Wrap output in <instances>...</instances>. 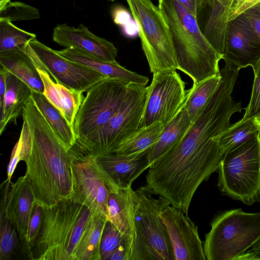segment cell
<instances>
[{
  "label": "cell",
  "mask_w": 260,
  "mask_h": 260,
  "mask_svg": "<svg viewBox=\"0 0 260 260\" xmlns=\"http://www.w3.org/2000/svg\"><path fill=\"white\" fill-rule=\"evenodd\" d=\"M250 250L254 259H260V240L254 244Z\"/></svg>",
  "instance_id": "7bdbcfd3"
},
{
  "label": "cell",
  "mask_w": 260,
  "mask_h": 260,
  "mask_svg": "<svg viewBox=\"0 0 260 260\" xmlns=\"http://www.w3.org/2000/svg\"><path fill=\"white\" fill-rule=\"evenodd\" d=\"M110 1H114L115 0H109Z\"/></svg>",
  "instance_id": "bcb514c9"
},
{
  "label": "cell",
  "mask_w": 260,
  "mask_h": 260,
  "mask_svg": "<svg viewBox=\"0 0 260 260\" xmlns=\"http://www.w3.org/2000/svg\"><path fill=\"white\" fill-rule=\"evenodd\" d=\"M260 132V127L253 119L242 120L229 126L218 136L223 154L255 137Z\"/></svg>",
  "instance_id": "f546056e"
},
{
  "label": "cell",
  "mask_w": 260,
  "mask_h": 260,
  "mask_svg": "<svg viewBox=\"0 0 260 260\" xmlns=\"http://www.w3.org/2000/svg\"><path fill=\"white\" fill-rule=\"evenodd\" d=\"M253 119L256 124L260 127V114L256 116Z\"/></svg>",
  "instance_id": "f6af8a7d"
},
{
  "label": "cell",
  "mask_w": 260,
  "mask_h": 260,
  "mask_svg": "<svg viewBox=\"0 0 260 260\" xmlns=\"http://www.w3.org/2000/svg\"><path fill=\"white\" fill-rule=\"evenodd\" d=\"M216 172L222 194L248 206L260 202V132L223 154Z\"/></svg>",
  "instance_id": "8992f818"
},
{
  "label": "cell",
  "mask_w": 260,
  "mask_h": 260,
  "mask_svg": "<svg viewBox=\"0 0 260 260\" xmlns=\"http://www.w3.org/2000/svg\"><path fill=\"white\" fill-rule=\"evenodd\" d=\"M4 69L6 76V91L3 109L0 112V135L2 134L8 123L13 122L17 124V118L22 114L25 105L31 98L32 93V90L27 84Z\"/></svg>",
  "instance_id": "7402d4cb"
},
{
  "label": "cell",
  "mask_w": 260,
  "mask_h": 260,
  "mask_svg": "<svg viewBox=\"0 0 260 260\" xmlns=\"http://www.w3.org/2000/svg\"><path fill=\"white\" fill-rule=\"evenodd\" d=\"M57 52L65 58L90 68L109 78L143 86H145L149 81L147 77L130 71L117 62L104 61L72 47L57 51Z\"/></svg>",
  "instance_id": "d6986e66"
},
{
  "label": "cell",
  "mask_w": 260,
  "mask_h": 260,
  "mask_svg": "<svg viewBox=\"0 0 260 260\" xmlns=\"http://www.w3.org/2000/svg\"><path fill=\"white\" fill-rule=\"evenodd\" d=\"M44 207L36 200L24 240L21 244L22 255L28 259L31 248L36 240L42 220Z\"/></svg>",
  "instance_id": "836d02e7"
},
{
  "label": "cell",
  "mask_w": 260,
  "mask_h": 260,
  "mask_svg": "<svg viewBox=\"0 0 260 260\" xmlns=\"http://www.w3.org/2000/svg\"><path fill=\"white\" fill-rule=\"evenodd\" d=\"M36 35L14 25L6 19H0V52L26 46Z\"/></svg>",
  "instance_id": "4dcf8cb0"
},
{
  "label": "cell",
  "mask_w": 260,
  "mask_h": 260,
  "mask_svg": "<svg viewBox=\"0 0 260 260\" xmlns=\"http://www.w3.org/2000/svg\"><path fill=\"white\" fill-rule=\"evenodd\" d=\"M24 49L37 68L45 71L56 83L68 88L83 93L101 80L109 78L90 68L65 58L37 39L29 42Z\"/></svg>",
  "instance_id": "8fae6325"
},
{
  "label": "cell",
  "mask_w": 260,
  "mask_h": 260,
  "mask_svg": "<svg viewBox=\"0 0 260 260\" xmlns=\"http://www.w3.org/2000/svg\"><path fill=\"white\" fill-rule=\"evenodd\" d=\"M11 184V181L5 180L1 185V260H10L16 256H23L19 234L7 215L9 193Z\"/></svg>",
  "instance_id": "cb8c5ba5"
},
{
  "label": "cell",
  "mask_w": 260,
  "mask_h": 260,
  "mask_svg": "<svg viewBox=\"0 0 260 260\" xmlns=\"http://www.w3.org/2000/svg\"><path fill=\"white\" fill-rule=\"evenodd\" d=\"M21 115L28 125L31 140L25 174L36 201L44 207H50L71 196V161L75 152L73 148H66L31 98Z\"/></svg>",
  "instance_id": "6da1fadb"
},
{
  "label": "cell",
  "mask_w": 260,
  "mask_h": 260,
  "mask_svg": "<svg viewBox=\"0 0 260 260\" xmlns=\"http://www.w3.org/2000/svg\"><path fill=\"white\" fill-rule=\"evenodd\" d=\"M72 200L87 206L95 215L107 217L111 192L119 189L98 163L90 155H75L71 161Z\"/></svg>",
  "instance_id": "30bf717a"
},
{
  "label": "cell",
  "mask_w": 260,
  "mask_h": 260,
  "mask_svg": "<svg viewBox=\"0 0 260 260\" xmlns=\"http://www.w3.org/2000/svg\"><path fill=\"white\" fill-rule=\"evenodd\" d=\"M37 70L44 84L43 94L74 128L76 115L84 98L83 93L55 83L47 72L38 68Z\"/></svg>",
  "instance_id": "ffe728a7"
},
{
  "label": "cell",
  "mask_w": 260,
  "mask_h": 260,
  "mask_svg": "<svg viewBox=\"0 0 260 260\" xmlns=\"http://www.w3.org/2000/svg\"><path fill=\"white\" fill-rule=\"evenodd\" d=\"M236 0H194L196 19L206 39L223 56L231 9Z\"/></svg>",
  "instance_id": "2e32d148"
},
{
  "label": "cell",
  "mask_w": 260,
  "mask_h": 260,
  "mask_svg": "<svg viewBox=\"0 0 260 260\" xmlns=\"http://www.w3.org/2000/svg\"><path fill=\"white\" fill-rule=\"evenodd\" d=\"M36 200L27 174L18 178L15 183H12L9 193L7 215L19 234L21 245L26 234Z\"/></svg>",
  "instance_id": "ac0fdd59"
},
{
  "label": "cell",
  "mask_w": 260,
  "mask_h": 260,
  "mask_svg": "<svg viewBox=\"0 0 260 260\" xmlns=\"http://www.w3.org/2000/svg\"><path fill=\"white\" fill-rule=\"evenodd\" d=\"M130 85L118 79L106 78L87 91L74 122L75 147L85 143L114 115L126 98Z\"/></svg>",
  "instance_id": "9c48e42d"
},
{
  "label": "cell",
  "mask_w": 260,
  "mask_h": 260,
  "mask_svg": "<svg viewBox=\"0 0 260 260\" xmlns=\"http://www.w3.org/2000/svg\"><path fill=\"white\" fill-rule=\"evenodd\" d=\"M220 79L219 73L198 83H193L191 88L187 90V98L183 105L191 122L216 90Z\"/></svg>",
  "instance_id": "f1b7e54d"
},
{
  "label": "cell",
  "mask_w": 260,
  "mask_h": 260,
  "mask_svg": "<svg viewBox=\"0 0 260 260\" xmlns=\"http://www.w3.org/2000/svg\"><path fill=\"white\" fill-rule=\"evenodd\" d=\"M125 34L128 36H134L138 34V26L135 21L132 20L128 24L123 27Z\"/></svg>",
  "instance_id": "60d3db41"
},
{
  "label": "cell",
  "mask_w": 260,
  "mask_h": 260,
  "mask_svg": "<svg viewBox=\"0 0 260 260\" xmlns=\"http://www.w3.org/2000/svg\"><path fill=\"white\" fill-rule=\"evenodd\" d=\"M25 46L1 52V67L24 82L32 90L43 93V81L33 60L25 51Z\"/></svg>",
  "instance_id": "603a6c76"
},
{
  "label": "cell",
  "mask_w": 260,
  "mask_h": 260,
  "mask_svg": "<svg viewBox=\"0 0 260 260\" xmlns=\"http://www.w3.org/2000/svg\"><path fill=\"white\" fill-rule=\"evenodd\" d=\"M182 3L194 16H196V6L194 0H178Z\"/></svg>",
  "instance_id": "b9f144b4"
},
{
  "label": "cell",
  "mask_w": 260,
  "mask_h": 260,
  "mask_svg": "<svg viewBox=\"0 0 260 260\" xmlns=\"http://www.w3.org/2000/svg\"><path fill=\"white\" fill-rule=\"evenodd\" d=\"M260 2V0H237L232 7L228 20H234L245 11Z\"/></svg>",
  "instance_id": "8d00e7d4"
},
{
  "label": "cell",
  "mask_w": 260,
  "mask_h": 260,
  "mask_svg": "<svg viewBox=\"0 0 260 260\" xmlns=\"http://www.w3.org/2000/svg\"><path fill=\"white\" fill-rule=\"evenodd\" d=\"M52 39L61 46L73 48L104 61L117 62L118 50L114 44L95 35L82 24L77 28L58 24L53 29Z\"/></svg>",
  "instance_id": "9a60e30c"
},
{
  "label": "cell",
  "mask_w": 260,
  "mask_h": 260,
  "mask_svg": "<svg viewBox=\"0 0 260 260\" xmlns=\"http://www.w3.org/2000/svg\"><path fill=\"white\" fill-rule=\"evenodd\" d=\"M238 16L247 23L260 39V2L251 7Z\"/></svg>",
  "instance_id": "d590c367"
},
{
  "label": "cell",
  "mask_w": 260,
  "mask_h": 260,
  "mask_svg": "<svg viewBox=\"0 0 260 260\" xmlns=\"http://www.w3.org/2000/svg\"><path fill=\"white\" fill-rule=\"evenodd\" d=\"M138 26V34L151 73L176 71L175 49L167 22L151 0H125Z\"/></svg>",
  "instance_id": "52a82bcc"
},
{
  "label": "cell",
  "mask_w": 260,
  "mask_h": 260,
  "mask_svg": "<svg viewBox=\"0 0 260 260\" xmlns=\"http://www.w3.org/2000/svg\"><path fill=\"white\" fill-rule=\"evenodd\" d=\"M191 124L190 117L183 104L173 119L164 126L158 141L152 147L149 153V167L180 141Z\"/></svg>",
  "instance_id": "d4e9b609"
},
{
  "label": "cell",
  "mask_w": 260,
  "mask_h": 260,
  "mask_svg": "<svg viewBox=\"0 0 260 260\" xmlns=\"http://www.w3.org/2000/svg\"><path fill=\"white\" fill-rule=\"evenodd\" d=\"M128 241L118 229L109 220L105 223L101 241L100 255L101 260H110L112 255Z\"/></svg>",
  "instance_id": "1f68e13d"
},
{
  "label": "cell",
  "mask_w": 260,
  "mask_h": 260,
  "mask_svg": "<svg viewBox=\"0 0 260 260\" xmlns=\"http://www.w3.org/2000/svg\"><path fill=\"white\" fill-rule=\"evenodd\" d=\"M148 86L131 84L119 109L85 143L74 149L79 155L94 156L109 154L142 128Z\"/></svg>",
  "instance_id": "ba28073f"
},
{
  "label": "cell",
  "mask_w": 260,
  "mask_h": 260,
  "mask_svg": "<svg viewBox=\"0 0 260 260\" xmlns=\"http://www.w3.org/2000/svg\"><path fill=\"white\" fill-rule=\"evenodd\" d=\"M41 17L39 10L32 6L20 2H10L0 10V19L10 21L31 20Z\"/></svg>",
  "instance_id": "d6a6232c"
},
{
  "label": "cell",
  "mask_w": 260,
  "mask_h": 260,
  "mask_svg": "<svg viewBox=\"0 0 260 260\" xmlns=\"http://www.w3.org/2000/svg\"><path fill=\"white\" fill-rule=\"evenodd\" d=\"M150 150L129 156L110 153L95 157L119 189L125 188L149 168Z\"/></svg>",
  "instance_id": "e0dca14e"
},
{
  "label": "cell",
  "mask_w": 260,
  "mask_h": 260,
  "mask_svg": "<svg viewBox=\"0 0 260 260\" xmlns=\"http://www.w3.org/2000/svg\"><path fill=\"white\" fill-rule=\"evenodd\" d=\"M170 30L179 70L193 83L220 73L222 56L201 32L195 16L178 0H158Z\"/></svg>",
  "instance_id": "7a4b0ae2"
},
{
  "label": "cell",
  "mask_w": 260,
  "mask_h": 260,
  "mask_svg": "<svg viewBox=\"0 0 260 260\" xmlns=\"http://www.w3.org/2000/svg\"><path fill=\"white\" fill-rule=\"evenodd\" d=\"M106 216L93 214L76 247L74 260H101L100 245Z\"/></svg>",
  "instance_id": "4316f807"
},
{
  "label": "cell",
  "mask_w": 260,
  "mask_h": 260,
  "mask_svg": "<svg viewBox=\"0 0 260 260\" xmlns=\"http://www.w3.org/2000/svg\"><path fill=\"white\" fill-rule=\"evenodd\" d=\"M10 2V0H0V10H2Z\"/></svg>",
  "instance_id": "ee69618b"
},
{
  "label": "cell",
  "mask_w": 260,
  "mask_h": 260,
  "mask_svg": "<svg viewBox=\"0 0 260 260\" xmlns=\"http://www.w3.org/2000/svg\"><path fill=\"white\" fill-rule=\"evenodd\" d=\"M148 91L142 127L160 122L165 126L176 116L187 98L185 83L176 71L154 74Z\"/></svg>",
  "instance_id": "7c38bea8"
},
{
  "label": "cell",
  "mask_w": 260,
  "mask_h": 260,
  "mask_svg": "<svg viewBox=\"0 0 260 260\" xmlns=\"http://www.w3.org/2000/svg\"><path fill=\"white\" fill-rule=\"evenodd\" d=\"M31 98L66 148L72 149L77 143L74 128L43 93L32 90Z\"/></svg>",
  "instance_id": "484cf974"
},
{
  "label": "cell",
  "mask_w": 260,
  "mask_h": 260,
  "mask_svg": "<svg viewBox=\"0 0 260 260\" xmlns=\"http://www.w3.org/2000/svg\"><path fill=\"white\" fill-rule=\"evenodd\" d=\"M160 216L169 235L174 260L206 259L198 226L187 214L170 205Z\"/></svg>",
  "instance_id": "4fadbf2b"
},
{
  "label": "cell",
  "mask_w": 260,
  "mask_h": 260,
  "mask_svg": "<svg viewBox=\"0 0 260 260\" xmlns=\"http://www.w3.org/2000/svg\"><path fill=\"white\" fill-rule=\"evenodd\" d=\"M113 16L114 22L122 27L132 20L129 13L122 7L115 8L113 13Z\"/></svg>",
  "instance_id": "74e56055"
},
{
  "label": "cell",
  "mask_w": 260,
  "mask_h": 260,
  "mask_svg": "<svg viewBox=\"0 0 260 260\" xmlns=\"http://www.w3.org/2000/svg\"><path fill=\"white\" fill-rule=\"evenodd\" d=\"M6 91V76L4 69H0V112L3 110L4 105L5 95Z\"/></svg>",
  "instance_id": "ab89813d"
},
{
  "label": "cell",
  "mask_w": 260,
  "mask_h": 260,
  "mask_svg": "<svg viewBox=\"0 0 260 260\" xmlns=\"http://www.w3.org/2000/svg\"><path fill=\"white\" fill-rule=\"evenodd\" d=\"M252 67L254 81L251 98L242 120L253 119L260 114V57Z\"/></svg>",
  "instance_id": "e575fe53"
},
{
  "label": "cell",
  "mask_w": 260,
  "mask_h": 260,
  "mask_svg": "<svg viewBox=\"0 0 260 260\" xmlns=\"http://www.w3.org/2000/svg\"><path fill=\"white\" fill-rule=\"evenodd\" d=\"M260 57V39L239 16L229 21L222 59L239 69L252 67Z\"/></svg>",
  "instance_id": "5bb4252c"
},
{
  "label": "cell",
  "mask_w": 260,
  "mask_h": 260,
  "mask_svg": "<svg viewBox=\"0 0 260 260\" xmlns=\"http://www.w3.org/2000/svg\"><path fill=\"white\" fill-rule=\"evenodd\" d=\"M164 126L156 122L148 126L140 128L112 153L129 156L151 150L158 141Z\"/></svg>",
  "instance_id": "83f0119b"
},
{
  "label": "cell",
  "mask_w": 260,
  "mask_h": 260,
  "mask_svg": "<svg viewBox=\"0 0 260 260\" xmlns=\"http://www.w3.org/2000/svg\"><path fill=\"white\" fill-rule=\"evenodd\" d=\"M93 214L87 206L70 198L44 207L28 259L74 260L76 247Z\"/></svg>",
  "instance_id": "3957f363"
},
{
  "label": "cell",
  "mask_w": 260,
  "mask_h": 260,
  "mask_svg": "<svg viewBox=\"0 0 260 260\" xmlns=\"http://www.w3.org/2000/svg\"><path fill=\"white\" fill-rule=\"evenodd\" d=\"M134 190L132 187L120 188L117 192L110 193L107 204V220L132 242L134 237Z\"/></svg>",
  "instance_id": "44dd1931"
},
{
  "label": "cell",
  "mask_w": 260,
  "mask_h": 260,
  "mask_svg": "<svg viewBox=\"0 0 260 260\" xmlns=\"http://www.w3.org/2000/svg\"><path fill=\"white\" fill-rule=\"evenodd\" d=\"M147 185L134 190V237L129 260H174L169 235L161 217L170 203Z\"/></svg>",
  "instance_id": "277c9868"
},
{
  "label": "cell",
  "mask_w": 260,
  "mask_h": 260,
  "mask_svg": "<svg viewBox=\"0 0 260 260\" xmlns=\"http://www.w3.org/2000/svg\"><path fill=\"white\" fill-rule=\"evenodd\" d=\"M19 161H20L19 158V152L18 144L16 143L12 151L10 160L8 166L7 180H11V177L14 173L15 169Z\"/></svg>",
  "instance_id": "f35d334b"
},
{
  "label": "cell",
  "mask_w": 260,
  "mask_h": 260,
  "mask_svg": "<svg viewBox=\"0 0 260 260\" xmlns=\"http://www.w3.org/2000/svg\"><path fill=\"white\" fill-rule=\"evenodd\" d=\"M205 235L204 250L208 260H235L260 240V211L241 208L218 212Z\"/></svg>",
  "instance_id": "5b68a950"
}]
</instances>
